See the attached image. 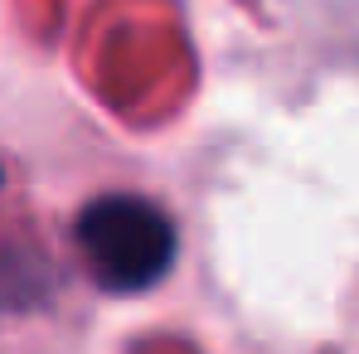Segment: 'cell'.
Returning a JSON list of instances; mask_svg holds the SVG:
<instances>
[{
    "label": "cell",
    "mask_w": 359,
    "mask_h": 354,
    "mask_svg": "<svg viewBox=\"0 0 359 354\" xmlns=\"http://www.w3.org/2000/svg\"><path fill=\"white\" fill-rule=\"evenodd\" d=\"M73 238H78V252L102 292H151L175 267V224L161 204H151L141 194L93 199L78 214Z\"/></svg>",
    "instance_id": "1"
}]
</instances>
